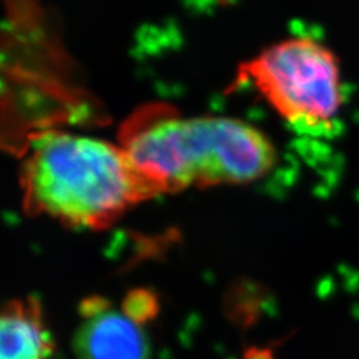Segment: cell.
<instances>
[{"mask_svg": "<svg viewBox=\"0 0 359 359\" xmlns=\"http://www.w3.org/2000/svg\"><path fill=\"white\" fill-rule=\"evenodd\" d=\"M54 349L38 299H14L0 311V359H48Z\"/></svg>", "mask_w": 359, "mask_h": 359, "instance_id": "5", "label": "cell"}, {"mask_svg": "<svg viewBox=\"0 0 359 359\" xmlns=\"http://www.w3.org/2000/svg\"><path fill=\"white\" fill-rule=\"evenodd\" d=\"M22 187L30 210L81 228H105L161 194L125 149L71 133L43 135L32 145Z\"/></svg>", "mask_w": 359, "mask_h": 359, "instance_id": "2", "label": "cell"}, {"mask_svg": "<svg viewBox=\"0 0 359 359\" xmlns=\"http://www.w3.org/2000/svg\"><path fill=\"white\" fill-rule=\"evenodd\" d=\"M271 292L265 286L241 278L235 282L224 298V311L228 319L245 330L253 327L262 318L266 302L271 301Z\"/></svg>", "mask_w": 359, "mask_h": 359, "instance_id": "6", "label": "cell"}, {"mask_svg": "<svg viewBox=\"0 0 359 359\" xmlns=\"http://www.w3.org/2000/svg\"><path fill=\"white\" fill-rule=\"evenodd\" d=\"M123 149L161 194L253 183L277 162L274 144L265 133L229 117L142 114L123 132Z\"/></svg>", "mask_w": 359, "mask_h": 359, "instance_id": "1", "label": "cell"}, {"mask_svg": "<svg viewBox=\"0 0 359 359\" xmlns=\"http://www.w3.org/2000/svg\"><path fill=\"white\" fill-rule=\"evenodd\" d=\"M109 307H111V302L105 297L90 295V297H86L84 299H81L80 306H78V311H80L83 318L92 320V319H96L99 316H102V314L108 313Z\"/></svg>", "mask_w": 359, "mask_h": 359, "instance_id": "8", "label": "cell"}, {"mask_svg": "<svg viewBox=\"0 0 359 359\" xmlns=\"http://www.w3.org/2000/svg\"><path fill=\"white\" fill-rule=\"evenodd\" d=\"M241 80L290 123L318 126L341 108V69L332 50L306 38L280 41L247 62Z\"/></svg>", "mask_w": 359, "mask_h": 359, "instance_id": "3", "label": "cell"}, {"mask_svg": "<svg viewBox=\"0 0 359 359\" xmlns=\"http://www.w3.org/2000/svg\"><path fill=\"white\" fill-rule=\"evenodd\" d=\"M78 359H150L147 335L125 314L108 311L87 320L74 337Z\"/></svg>", "mask_w": 359, "mask_h": 359, "instance_id": "4", "label": "cell"}, {"mask_svg": "<svg viewBox=\"0 0 359 359\" xmlns=\"http://www.w3.org/2000/svg\"><path fill=\"white\" fill-rule=\"evenodd\" d=\"M243 359H277L276 349L273 346L259 347V346H250L244 351Z\"/></svg>", "mask_w": 359, "mask_h": 359, "instance_id": "9", "label": "cell"}, {"mask_svg": "<svg viewBox=\"0 0 359 359\" xmlns=\"http://www.w3.org/2000/svg\"><path fill=\"white\" fill-rule=\"evenodd\" d=\"M125 316L137 325H145L157 318L161 311V299L153 289L137 287L128 292L121 302Z\"/></svg>", "mask_w": 359, "mask_h": 359, "instance_id": "7", "label": "cell"}]
</instances>
